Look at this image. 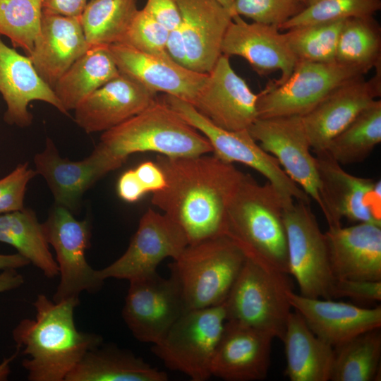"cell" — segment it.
I'll return each mask as SVG.
<instances>
[{"mask_svg":"<svg viewBox=\"0 0 381 381\" xmlns=\"http://www.w3.org/2000/svg\"><path fill=\"white\" fill-rule=\"evenodd\" d=\"M156 162L166 185L151 202L182 228L188 244L224 235L228 207L244 174L214 155H159Z\"/></svg>","mask_w":381,"mask_h":381,"instance_id":"6da1fadb","label":"cell"},{"mask_svg":"<svg viewBox=\"0 0 381 381\" xmlns=\"http://www.w3.org/2000/svg\"><path fill=\"white\" fill-rule=\"evenodd\" d=\"M79 298L56 303L37 295L35 319H23L12 334L16 347L27 358L22 361L30 381H65L83 356L103 343L96 333L78 331L74 310Z\"/></svg>","mask_w":381,"mask_h":381,"instance_id":"7a4b0ae2","label":"cell"},{"mask_svg":"<svg viewBox=\"0 0 381 381\" xmlns=\"http://www.w3.org/2000/svg\"><path fill=\"white\" fill-rule=\"evenodd\" d=\"M284 208L282 195L270 182L261 185L244 174L228 207L224 235L247 258L288 274Z\"/></svg>","mask_w":381,"mask_h":381,"instance_id":"3957f363","label":"cell"},{"mask_svg":"<svg viewBox=\"0 0 381 381\" xmlns=\"http://www.w3.org/2000/svg\"><path fill=\"white\" fill-rule=\"evenodd\" d=\"M99 143L124 162L135 152H155L169 157L212 152L210 142L200 131L157 99L140 113L103 132Z\"/></svg>","mask_w":381,"mask_h":381,"instance_id":"277c9868","label":"cell"},{"mask_svg":"<svg viewBox=\"0 0 381 381\" xmlns=\"http://www.w3.org/2000/svg\"><path fill=\"white\" fill-rule=\"evenodd\" d=\"M246 257L227 236L188 244L169 265L187 310L223 303Z\"/></svg>","mask_w":381,"mask_h":381,"instance_id":"5b68a950","label":"cell"},{"mask_svg":"<svg viewBox=\"0 0 381 381\" xmlns=\"http://www.w3.org/2000/svg\"><path fill=\"white\" fill-rule=\"evenodd\" d=\"M287 274L247 258L223 303L226 320L262 330L282 341L292 308Z\"/></svg>","mask_w":381,"mask_h":381,"instance_id":"8992f818","label":"cell"},{"mask_svg":"<svg viewBox=\"0 0 381 381\" xmlns=\"http://www.w3.org/2000/svg\"><path fill=\"white\" fill-rule=\"evenodd\" d=\"M162 99L208 140L216 157L228 163H242L264 176L282 195L285 208L295 200L310 204L308 195L286 174L278 160L260 146L248 130L223 129L184 100L169 95H164Z\"/></svg>","mask_w":381,"mask_h":381,"instance_id":"52a82bcc","label":"cell"},{"mask_svg":"<svg viewBox=\"0 0 381 381\" xmlns=\"http://www.w3.org/2000/svg\"><path fill=\"white\" fill-rule=\"evenodd\" d=\"M226 320L224 304L188 310L171 327L152 351L172 370L193 381L212 376V364Z\"/></svg>","mask_w":381,"mask_h":381,"instance_id":"ba28073f","label":"cell"},{"mask_svg":"<svg viewBox=\"0 0 381 381\" xmlns=\"http://www.w3.org/2000/svg\"><path fill=\"white\" fill-rule=\"evenodd\" d=\"M283 216L289 274L296 279L300 294L332 299L335 279L329 265L325 235L310 204L295 200L292 205L284 209Z\"/></svg>","mask_w":381,"mask_h":381,"instance_id":"9c48e42d","label":"cell"},{"mask_svg":"<svg viewBox=\"0 0 381 381\" xmlns=\"http://www.w3.org/2000/svg\"><path fill=\"white\" fill-rule=\"evenodd\" d=\"M365 73L339 64L297 62L291 75L278 85L267 84L258 93V118L303 116L340 85Z\"/></svg>","mask_w":381,"mask_h":381,"instance_id":"30bf717a","label":"cell"},{"mask_svg":"<svg viewBox=\"0 0 381 381\" xmlns=\"http://www.w3.org/2000/svg\"><path fill=\"white\" fill-rule=\"evenodd\" d=\"M47 240L55 250L60 281L52 301L77 297L83 291L95 293L100 279L85 258L90 238L89 221L78 220L68 209L55 205L42 224Z\"/></svg>","mask_w":381,"mask_h":381,"instance_id":"8fae6325","label":"cell"},{"mask_svg":"<svg viewBox=\"0 0 381 381\" xmlns=\"http://www.w3.org/2000/svg\"><path fill=\"white\" fill-rule=\"evenodd\" d=\"M322 212L329 227L342 218L381 226V182L353 176L326 151L315 153Z\"/></svg>","mask_w":381,"mask_h":381,"instance_id":"7c38bea8","label":"cell"},{"mask_svg":"<svg viewBox=\"0 0 381 381\" xmlns=\"http://www.w3.org/2000/svg\"><path fill=\"white\" fill-rule=\"evenodd\" d=\"M188 245L182 228L164 213L149 208L141 217L138 229L125 253L97 277L131 281L157 272L167 258L176 260Z\"/></svg>","mask_w":381,"mask_h":381,"instance_id":"4fadbf2b","label":"cell"},{"mask_svg":"<svg viewBox=\"0 0 381 381\" xmlns=\"http://www.w3.org/2000/svg\"><path fill=\"white\" fill-rule=\"evenodd\" d=\"M129 282L123 320L136 339L155 344L187 311L179 285L157 272Z\"/></svg>","mask_w":381,"mask_h":381,"instance_id":"5bb4252c","label":"cell"},{"mask_svg":"<svg viewBox=\"0 0 381 381\" xmlns=\"http://www.w3.org/2000/svg\"><path fill=\"white\" fill-rule=\"evenodd\" d=\"M253 139L273 155L286 174L322 210L315 157L301 116L258 118L248 129Z\"/></svg>","mask_w":381,"mask_h":381,"instance_id":"9a60e30c","label":"cell"},{"mask_svg":"<svg viewBox=\"0 0 381 381\" xmlns=\"http://www.w3.org/2000/svg\"><path fill=\"white\" fill-rule=\"evenodd\" d=\"M123 163L99 143L84 159L71 161L60 156L49 138L47 139L43 151L34 157L35 171L45 179L55 205L68 209L73 214L79 210L86 190Z\"/></svg>","mask_w":381,"mask_h":381,"instance_id":"2e32d148","label":"cell"},{"mask_svg":"<svg viewBox=\"0 0 381 381\" xmlns=\"http://www.w3.org/2000/svg\"><path fill=\"white\" fill-rule=\"evenodd\" d=\"M369 80L352 78L328 94L302 121L315 153L326 150L332 140L381 95V64Z\"/></svg>","mask_w":381,"mask_h":381,"instance_id":"e0dca14e","label":"cell"},{"mask_svg":"<svg viewBox=\"0 0 381 381\" xmlns=\"http://www.w3.org/2000/svg\"><path fill=\"white\" fill-rule=\"evenodd\" d=\"M255 94L222 54L193 106L214 125L230 131L248 130L258 119Z\"/></svg>","mask_w":381,"mask_h":381,"instance_id":"ac0fdd59","label":"cell"},{"mask_svg":"<svg viewBox=\"0 0 381 381\" xmlns=\"http://www.w3.org/2000/svg\"><path fill=\"white\" fill-rule=\"evenodd\" d=\"M222 54L243 58L260 75L280 71V77L268 83L274 86L284 82L297 63L278 26L247 23L240 16H234L228 26Z\"/></svg>","mask_w":381,"mask_h":381,"instance_id":"d6986e66","label":"cell"},{"mask_svg":"<svg viewBox=\"0 0 381 381\" xmlns=\"http://www.w3.org/2000/svg\"><path fill=\"white\" fill-rule=\"evenodd\" d=\"M108 47L120 73L156 93L162 92L192 105L207 79L208 73L193 71L169 57L145 53L124 43Z\"/></svg>","mask_w":381,"mask_h":381,"instance_id":"ffe728a7","label":"cell"},{"mask_svg":"<svg viewBox=\"0 0 381 381\" xmlns=\"http://www.w3.org/2000/svg\"><path fill=\"white\" fill-rule=\"evenodd\" d=\"M274 338L262 330L226 320L212 364V376L226 381L264 380Z\"/></svg>","mask_w":381,"mask_h":381,"instance_id":"44dd1931","label":"cell"},{"mask_svg":"<svg viewBox=\"0 0 381 381\" xmlns=\"http://www.w3.org/2000/svg\"><path fill=\"white\" fill-rule=\"evenodd\" d=\"M156 94L120 73L75 107L74 120L87 133L104 132L144 110L157 99Z\"/></svg>","mask_w":381,"mask_h":381,"instance_id":"7402d4cb","label":"cell"},{"mask_svg":"<svg viewBox=\"0 0 381 381\" xmlns=\"http://www.w3.org/2000/svg\"><path fill=\"white\" fill-rule=\"evenodd\" d=\"M290 305L311 331L333 347L365 332L380 328L381 306L361 308L353 304L287 292Z\"/></svg>","mask_w":381,"mask_h":381,"instance_id":"603a6c76","label":"cell"},{"mask_svg":"<svg viewBox=\"0 0 381 381\" xmlns=\"http://www.w3.org/2000/svg\"><path fill=\"white\" fill-rule=\"evenodd\" d=\"M325 235L335 279L381 281V226L329 227Z\"/></svg>","mask_w":381,"mask_h":381,"instance_id":"cb8c5ba5","label":"cell"},{"mask_svg":"<svg viewBox=\"0 0 381 381\" xmlns=\"http://www.w3.org/2000/svg\"><path fill=\"white\" fill-rule=\"evenodd\" d=\"M188 68L209 73L222 54L232 16L215 0H177Z\"/></svg>","mask_w":381,"mask_h":381,"instance_id":"d4e9b609","label":"cell"},{"mask_svg":"<svg viewBox=\"0 0 381 381\" xmlns=\"http://www.w3.org/2000/svg\"><path fill=\"white\" fill-rule=\"evenodd\" d=\"M90 47L80 17L42 10L40 30L28 56L40 78L53 89L61 75Z\"/></svg>","mask_w":381,"mask_h":381,"instance_id":"484cf974","label":"cell"},{"mask_svg":"<svg viewBox=\"0 0 381 381\" xmlns=\"http://www.w3.org/2000/svg\"><path fill=\"white\" fill-rule=\"evenodd\" d=\"M0 93L7 106L4 119L9 124L30 126L32 115L28 106L34 100L47 102L68 115L53 89L40 78L30 58L8 47L1 39Z\"/></svg>","mask_w":381,"mask_h":381,"instance_id":"4316f807","label":"cell"},{"mask_svg":"<svg viewBox=\"0 0 381 381\" xmlns=\"http://www.w3.org/2000/svg\"><path fill=\"white\" fill-rule=\"evenodd\" d=\"M286 365L285 375L291 381H329L334 347L317 337L302 316L291 312L284 336Z\"/></svg>","mask_w":381,"mask_h":381,"instance_id":"83f0119b","label":"cell"},{"mask_svg":"<svg viewBox=\"0 0 381 381\" xmlns=\"http://www.w3.org/2000/svg\"><path fill=\"white\" fill-rule=\"evenodd\" d=\"M164 371L115 345L101 344L89 350L65 381H166Z\"/></svg>","mask_w":381,"mask_h":381,"instance_id":"f1b7e54d","label":"cell"},{"mask_svg":"<svg viewBox=\"0 0 381 381\" xmlns=\"http://www.w3.org/2000/svg\"><path fill=\"white\" fill-rule=\"evenodd\" d=\"M119 74L108 46H91L61 75L53 90L68 112Z\"/></svg>","mask_w":381,"mask_h":381,"instance_id":"f546056e","label":"cell"},{"mask_svg":"<svg viewBox=\"0 0 381 381\" xmlns=\"http://www.w3.org/2000/svg\"><path fill=\"white\" fill-rule=\"evenodd\" d=\"M0 242L14 247L18 253L39 268L48 278L59 274V267L47 240L43 224L28 208L0 214Z\"/></svg>","mask_w":381,"mask_h":381,"instance_id":"4dcf8cb0","label":"cell"},{"mask_svg":"<svg viewBox=\"0 0 381 381\" xmlns=\"http://www.w3.org/2000/svg\"><path fill=\"white\" fill-rule=\"evenodd\" d=\"M381 142V100L375 99L329 143L326 151L340 165L364 161Z\"/></svg>","mask_w":381,"mask_h":381,"instance_id":"1f68e13d","label":"cell"},{"mask_svg":"<svg viewBox=\"0 0 381 381\" xmlns=\"http://www.w3.org/2000/svg\"><path fill=\"white\" fill-rule=\"evenodd\" d=\"M380 329L365 332L334 347L329 380L372 381L377 377L381 357Z\"/></svg>","mask_w":381,"mask_h":381,"instance_id":"d6a6232c","label":"cell"},{"mask_svg":"<svg viewBox=\"0 0 381 381\" xmlns=\"http://www.w3.org/2000/svg\"><path fill=\"white\" fill-rule=\"evenodd\" d=\"M138 10L136 0H91L80 16L87 43L109 46L121 42Z\"/></svg>","mask_w":381,"mask_h":381,"instance_id":"836d02e7","label":"cell"},{"mask_svg":"<svg viewBox=\"0 0 381 381\" xmlns=\"http://www.w3.org/2000/svg\"><path fill=\"white\" fill-rule=\"evenodd\" d=\"M336 61L358 68L365 74L381 64V28L373 16L344 21Z\"/></svg>","mask_w":381,"mask_h":381,"instance_id":"e575fe53","label":"cell"},{"mask_svg":"<svg viewBox=\"0 0 381 381\" xmlns=\"http://www.w3.org/2000/svg\"><path fill=\"white\" fill-rule=\"evenodd\" d=\"M344 20L306 25L282 32L297 62L332 63L336 61Z\"/></svg>","mask_w":381,"mask_h":381,"instance_id":"d590c367","label":"cell"},{"mask_svg":"<svg viewBox=\"0 0 381 381\" xmlns=\"http://www.w3.org/2000/svg\"><path fill=\"white\" fill-rule=\"evenodd\" d=\"M43 0H0V35L28 56L39 35Z\"/></svg>","mask_w":381,"mask_h":381,"instance_id":"8d00e7d4","label":"cell"},{"mask_svg":"<svg viewBox=\"0 0 381 381\" xmlns=\"http://www.w3.org/2000/svg\"><path fill=\"white\" fill-rule=\"evenodd\" d=\"M380 8L381 0H310L300 13L279 29L285 31L306 25L373 16Z\"/></svg>","mask_w":381,"mask_h":381,"instance_id":"74e56055","label":"cell"},{"mask_svg":"<svg viewBox=\"0 0 381 381\" xmlns=\"http://www.w3.org/2000/svg\"><path fill=\"white\" fill-rule=\"evenodd\" d=\"M169 30L143 8L138 10L121 42L139 51L169 57L167 42Z\"/></svg>","mask_w":381,"mask_h":381,"instance_id":"f35d334b","label":"cell"},{"mask_svg":"<svg viewBox=\"0 0 381 381\" xmlns=\"http://www.w3.org/2000/svg\"><path fill=\"white\" fill-rule=\"evenodd\" d=\"M300 0H234L236 16L253 22L281 26L306 6Z\"/></svg>","mask_w":381,"mask_h":381,"instance_id":"ab89813d","label":"cell"},{"mask_svg":"<svg viewBox=\"0 0 381 381\" xmlns=\"http://www.w3.org/2000/svg\"><path fill=\"white\" fill-rule=\"evenodd\" d=\"M28 165V163L20 164L16 167L14 179L0 197V214L24 208L23 200L27 184L37 174L35 170L29 169Z\"/></svg>","mask_w":381,"mask_h":381,"instance_id":"60d3db41","label":"cell"},{"mask_svg":"<svg viewBox=\"0 0 381 381\" xmlns=\"http://www.w3.org/2000/svg\"><path fill=\"white\" fill-rule=\"evenodd\" d=\"M348 297L362 302L381 300V281L335 279L332 298Z\"/></svg>","mask_w":381,"mask_h":381,"instance_id":"b9f144b4","label":"cell"},{"mask_svg":"<svg viewBox=\"0 0 381 381\" xmlns=\"http://www.w3.org/2000/svg\"><path fill=\"white\" fill-rule=\"evenodd\" d=\"M143 9L169 30L180 25L177 0H147Z\"/></svg>","mask_w":381,"mask_h":381,"instance_id":"7bdbcfd3","label":"cell"},{"mask_svg":"<svg viewBox=\"0 0 381 381\" xmlns=\"http://www.w3.org/2000/svg\"><path fill=\"white\" fill-rule=\"evenodd\" d=\"M134 170L146 193H153L164 188L165 176L157 162H142Z\"/></svg>","mask_w":381,"mask_h":381,"instance_id":"ee69618b","label":"cell"},{"mask_svg":"<svg viewBox=\"0 0 381 381\" xmlns=\"http://www.w3.org/2000/svg\"><path fill=\"white\" fill-rule=\"evenodd\" d=\"M24 283L23 276L16 269L4 270L0 274V293L18 288ZM15 353L9 358H5L0 363V381L8 380L11 373V363L16 358L20 352L16 347Z\"/></svg>","mask_w":381,"mask_h":381,"instance_id":"f6af8a7d","label":"cell"},{"mask_svg":"<svg viewBox=\"0 0 381 381\" xmlns=\"http://www.w3.org/2000/svg\"><path fill=\"white\" fill-rule=\"evenodd\" d=\"M117 192L122 200L128 202H136L146 194L134 169H129L120 176Z\"/></svg>","mask_w":381,"mask_h":381,"instance_id":"bcb514c9","label":"cell"},{"mask_svg":"<svg viewBox=\"0 0 381 381\" xmlns=\"http://www.w3.org/2000/svg\"><path fill=\"white\" fill-rule=\"evenodd\" d=\"M167 52L174 62L188 68L186 48L180 25L169 30L167 42Z\"/></svg>","mask_w":381,"mask_h":381,"instance_id":"7dc6e473","label":"cell"},{"mask_svg":"<svg viewBox=\"0 0 381 381\" xmlns=\"http://www.w3.org/2000/svg\"><path fill=\"white\" fill-rule=\"evenodd\" d=\"M87 0H43V10L65 16L80 17Z\"/></svg>","mask_w":381,"mask_h":381,"instance_id":"c3c4849f","label":"cell"},{"mask_svg":"<svg viewBox=\"0 0 381 381\" xmlns=\"http://www.w3.org/2000/svg\"><path fill=\"white\" fill-rule=\"evenodd\" d=\"M30 264V262L19 253L0 254V270L18 269Z\"/></svg>","mask_w":381,"mask_h":381,"instance_id":"681fc988","label":"cell"},{"mask_svg":"<svg viewBox=\"0 0 381 381\" xmlns=\"http://www.w3.org/2000/svg\"><path fill=\"white\" fill-rule=\"evenodd\" d=\"M16 174V169H14L7 176L0 179V197L2 195L5 188H6V186L14 179Z\"/></svg>","mask_w":381,"mask_h":381,"instance_id":"f907efd6","label":"cell"},{"mask_svg":"<svg viewBox=\"0 0 381 381\" xmlns=\"http://www.w3.org/2000/svg\"><path fill=\"white\" fill-rule=\"evenodd\" d=\"M221 4L231 15L232 18L236 16L234 11V0H215Z\"/></svg>","mask_w":381,"mask_h":381,"instance_id":"816d5d0a","label":"cell"},{"mask_svg":"<svg viewBox=\"0 0 381 381\" xmlns=\"http://www.w3.org/2000/svg\"><path fill=\"white\" fill-rule=\"evenodd\" d=\"M302 2L305 3L306 4H307L310 0H300Z\"/></svg>","mask_w":381,"mask_h":381,"instance_id":"f5cc1de1","label":"cell"}]
</instances>
